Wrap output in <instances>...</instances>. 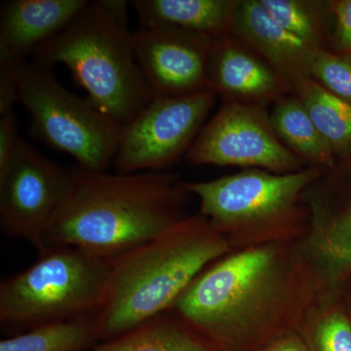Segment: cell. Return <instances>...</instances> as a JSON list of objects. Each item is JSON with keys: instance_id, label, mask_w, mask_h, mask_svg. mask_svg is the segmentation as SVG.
I'll return each mask as SVG.
<instances>
[{"instance_id": "16", "label": "cell", "mask_w": 351, "mask_h": 351, "mask_svg": "<svg viewBox=\"0 0 351 351\" xmlns=\"http://www.w3.org/2000/svg\"><path fill=\"white\" fill-rule=\"evenodd\" d=\"M141 27L168 25L214 40L230 34L237 0H135Z\"/></svg>"}, {"instance_id": "15", "label": "cell", "mask_w": 351, "mask_h": 351, "mask_svg": "<svg viewBox=\"0 0 351 351\" xmlns=\"http://www.w3.org/2000/svg\"><path fill=\"white\" fill-rule=\"evenodd\" d=\"M88 0H10L0 16V48L25 59L71 23Z\"/></svg>"}, {"instance_id": "1", "label": "cell", "mask_w": 351, "mask_h": 351, "mask_svg": "<svg viewBox=\"0 0 351 351\" xmlns=\"http://www.w3.org/2000/svg\"><path fill=\"white\" fill-rule=\"evenodd\" d=\"M331 284L298 241L232 250L195 277L169 311L218 351H257L295 331Z\"/></svg>"}, {"instance_id": "28", "label": "cell", "mask_w": 351, "mask_h": 351, "mask_svg": "<svg viewBox=\"0 0 351 351\" xmlns=\"http://www.w3.org/2000/svg\"><path fill=\"white\" fill-rule=\"evenodd\" d=\"M332 287L336 288V290L338 291L339 298H341L346 313L351 320V272L341 279L338 283L335 284Z\"/></svg>"}, {"instance_id": "17", "label": "cell", "mask_w": 351, "mask_h": 351, "mask_svg": "<svg viewBox=\"0 0 351 351\" xmlns=\"http://www.w3.org/2000/svg\"><path fill=\"white\" fill-rule=\"evenodd\" d=\"M269 117L279 140L307 166L329 169L337 162L331 147L297 95H287L272 104Z\"/></svg>"}, {"instance_id": "20", "label": "cell", "mask_w": 351, "mask_h": 351, "mask_svg": "<svg viewBox=\"0 0 351 351\" xmlns=\"http://www.w3.org/2000/svg\"><path fill=\"white\" fill-rule=\"evenodd\" d=\"M295 95L331 147L337 160L351 154V104L341 100L311 78L300 83Z\"/></svg>"}, {"instance_id": "5", "label": "cell", "mask_w": 351, "mask_h": 351, "mask_svg": "<svg viewBox=\"0 0 351 351\" xmlns=\"http://www.w3.org/2000/svg\"><path fill=\"white\" fill-rule=\"evenodd\" d=\"M326 169L308 166L276 174L243 169L206 182H184L200 212L232 250L304 239L308 228L304 191Z\"/></svg>"}, {"instance_id": "13", "label": "cell", "mask_w": 351, "mask_h": 351, "mask_svg": "<svg viewBox=\"0 0 351 351\" xmlns=\"http://www.w3.org/2000/svg\"><path fill=\"white\" fill-rule=\"evenodd\" d=\"M207 89L223 101L265 108L294 94L290 83L276 69L232 34L210 44Z\"/></svg>"}, {"instance_id": "14", "label": "cell", "mask_w": 351, "mask_h": 351, "mask_svg": "<svg viewBox=\"0 0 351 351\" xmlns=\"http://www.w3.org/2000/svg\"><path fill=\"white\" fill-rule=\"evenodd\" d=\"M230 34L276 69L290 83L294 94L300 83L311 78L318 48L286 31L272 19L261 0H237Z\"/></svg>"}, {"instance_id": "9", "label": "cell", "mask_w": 351, "mask_h": 351, "mask_svg": "<svg viewBox=\"0 0 351 351\" xmlns=\"http://www.w3.org/2000/svg\"><path fill=\"white\" fill-rule=\"evenodd\" d=\"M193 165L237 166L289 174L308 167L277 137L263 106L223 101L186 154Z\"/></svg>"}, {"instance_id": "12", "label": "cell", "mask_w": 351, "mask_h": 351, "mask_svg": "<svg viewBox=\"0 0 351 351\" xmlns=\"http://www.w3.org/2000/svg\"><path fill=\"white\" fill-rule=\"evenodd\" d=\"M210 39L168 25L134 32L136 60L156 97H178L207 89Z\"/></svg>"}, {"instance_id": "8", "label": "cell", "mask_w": 351, "mask_h": 351, "mask_svg": "<svg viewBox=\"0 0 351 351\" xmlns=\"http://www.w3.org/2000/svg\"><path fill=\"white\" fill-rule=\"evenodd\" d=\"M216 95L210 90L178 97H156L121 127L114 164L117 173L162 172L188 154Z\"/></svg>"}, {"instance_id": "2", "label": "cell", "mask_w": 351, "mask_h": 351, "mask_svg": "<svg viewBox=\"0 0 351 351\" xmlns=\"http://www.w3.org/2000/svg\"><path fill=\"white\" fill-rule=\"evenodd\" d=\"M71 186L45 234L50 247L114 258L188 218L193 195L175 173L69 171Z\"/></svg>"}, {"instance_id": "18", "label": "cell", "mask_w": 351, "mask_h": 351, "mask_svg": "<svg viewBox=\"0 0 351 351\" xmlns=\"http://www.w3.org/2000/svg\"><path fill=\"white\" fill-rule=\"evenodd\" d=\"M90 351H218L181 318L168 311Z\"/></svg>"}, {"instance_id": "27", "label": "cell", "mask_w": 351, "mask_h": 351, "mask_svg": "<svg viewBox=\"0 0 351 351\" xmlns=\"http://www.w3.org/2000/svg\"><path fill=\"white\" fill-rule=\"evenodd\" d=\"M257 351H308L299 332L291 331L265 343Z\"/></svg>"}, {"instance_id": "24", "label": "cell", "mask_w": 351, "mask_h": 351, "mask_svg": "<svg viewBox=\"0 0 351 351\" xmlns=\"http://www.w3.org/2000/svg\"><path fill=\"white\" fill-rule=\"evenodd\" d=\"M327 12L334 20L330 36L332 52L351 57V0L325 1Z\"/></svg>"}, {"instance_id": "25", "label": "cell", "mask_w": 351, "mask_h": 351, "mask_svg": "<svg viewBox=\"0 0 351 351\" xmlns=\"http://www.w3.org/2000/svg\"><path fill=\"white\" fill-rule=\"evenodd\" d=\"M25 62V59L0 48V114L13 110L18 101L20 71Z\"/></svg>"}, {"instance_id": "4", "label": "cell", "mask_w": 351, "mask_h": 351, "mask_svg": "<svg viewBox=\"0 0 351 351\" xmlns=\"http://www.w3.org/2000/svg\"><path fill=\"white\" fill-rule=\"evenodd\" d=\"M127 7L124 0L88 1L63 31L32 53L45 68L64 64L88 100L120 125L154 99L136 60Z\"/></svg>"}, {"instance_id": "19", "label": "cell", "mask_w": 351, "mask_h": 351, "mask_svg": "<svg viewBox=\"0 0 351 351\" xmlns=\"http://www.w3.org/2000/svg\"><path fill=\"white\" fill-rule=\"evenodd\" d=\"M297 332L308 351H351V320L336 288L316 298Z\"/></svg>"}, {"instance_id": "23", "label": "cell", "mask_w": 351, "mask_h": 351, "mask_svg": "<svg viewBox=\"0 0 351 351\" xmlns=\"http://www.w3.org/2000/svg\"><path fill=\"white\" fill-rule=\"evenodd\" d=\"M311 78L330 93L351 104V57L318 49L311 63Z\"/></svg>"}, {"instance_id": "3", "label": "cell", "mask_w": 351, "mask_h": 351, "mask_svg": "<svg viewBox=\"0 0 351 351\" xmlns=\"http://www.w3.org/2000/svg\"><path fill=\"white\" fill-rule=\"evenodd\" d=\"M232 251L225 237L197 214L112 258L105 298L92 316L99 341L168 313L205 267Z\"/></svg>"}, {"instance_id": "10", "label": "cell", "mask_w": 351, "mask_h": 351, "mask_svg": "<svg viewBox=\"0 0 351 351\" xmlns=\"http://www.w3.org/2000/svg\"><path fill=\"white\" fill-rule=\"evenodd\" d=\"M69 171L43 156L24 140L0 168V226L10 237L48 250L45 234L71 189Z\"/></svg>"}, {"instance_id": "11", "label": "cell", "mask_w": 351, "mask_h": 351, "mask_svg": "<svg viewBox=\"0 0 351 351\" xmlns=\"http://www.w3.org/2000/svg\"><path fill=\"white\" fill-rule=\"evenodd\" d=\"M309 223L301 244L331 286L351 272V154L304 191Z\"/></svg>"}, {"instance_id": "21", "label": "cell", "mask_w": 351, "mask_h": 351, "mask_svg": "<svg viewBox=\"0 0 351 351\" xmlns=\"http://www.w3.org/2000/svg\"><path fill=\"white\" fill-rule=\"evenodd\" d=\"M100 343L92 317L34 327L1 339L0 351H87Z\"/></svg>"}, {"instance_id": "6", "label": "cell", "mask_w": 351, "mask_h": 351, "mask_svg": "<svg viewBox=\"0 0 351 351\" xmlns=\"http://www.w3.org/2000/svg\"><path fill=\"white\" fill-rule=\"evenodd\" d=\"M112 258L75 247H50L34 265L0 283V324L23 332L92 317L100 308Z\"/></svg>"}, {"instance_id": "26", "label": "cell", "mask_w": 351, "mask_h": 351, "mask_svg": "<svg viewBox=\"0 0 351 351\" xmlns=\"http://www.w3.org/2000/svg\"><path fill=\"white\" fill-rule=\"evenodd\" d=\"M13 110L0 114V168L4 167L12 158L22 143Z\"/></svg>"}, {"instance_id": "22", "label": "cell", "mask_w": 351, "mask_h": 351, "mask_svg": "<svg viewBox=\"0 0 351 351\" xmlns=\"http://www.w3.org/2000/svg\"><path fill=\"white\" fill-rule=\"evenodd\" d=\"M272 19L290 34L314 48L326 49L323 13L325 2L304 0H261Z\"/></svg>"}, {"instance_id": "7", "label": "cell", "mask_w": 351, "mask_h": 351, "mask_svg": "<svg viewBox=\"0 0 351 351\" xmlns=\"http://www.w3.org/2000/svg\"><path fill=\"white\" fill-rule=\"evenodd\" d=\"M18 101L31 114L34 135L73 156L80 167L106 172L114 160L122 125L88 99L69 93L49 69L23 64Z\"/></svg>"}]
</instances>
